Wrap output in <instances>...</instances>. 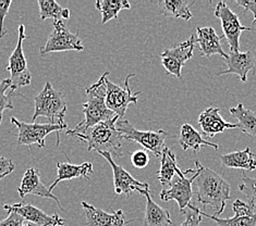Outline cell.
I'll use <instances>...</instances> for the list:
<instances>
[{"label":"cell","mask_w":256,"mask_h":226,"mask_svg":"<svg viewBox=\"0 0 256 226\" xmlns=\"http://www.w3.org/2000/svg\"><path fill=\"white\" fill-rule=\"evenodd\" d=\"M198 176L195 179L198 201L204 207H212L215 210V217L224 212L226 204L230 200L231 187L229 183L215 171L205 168L200 161L195 160Z\"/></svg>","instance_id":"1"},{"label":"cell","mask_w":256,"mask_h":226,"mask_svg":"<svg viewBox=\"0 0 256 226\" xmlns=\"http://www.w3.org/2000/svg\"><path fill=\"white\" fill-rule=\"evenodd\" d=\"M118 120L119 117H116L112 120L100 122L86 130L73 128L66 133L68 136L76 137L80 142L86 143L88 151L109 152L114 158H120L124 156L121 151L124 138L116 128Z\"/></svg>","instance_id":"2"},{"label":"cell","mask_w":256,"mask_h":226,"mask_svg":"<svg viewBox=\"0 0 256 226\" xmlns=\"http://www.w3.org/2000/svg\"><path fill=\"white\" fill-rule=\"evenodd\" d=\"M109 72H105L100 77L98 81L90 85L85 89L86 91L88 101L83 103V113L85 119L78 124L76 128L78 130H86L104 121L112 120L117 117L112 111H110L106 106V77H108Z\"/></svg>","instance_id":"3"},{"label":"cell","mask_w":256,"mask_h":226,"mask_svg":"<svg viewBox=\"0 0 256 226\" xmlns=\"http://www.w3.org/2000/svg\"><path fill=\"white\" fill-rule=\"evenodd\" d=\"M35 111L32 115V122L40 117L48 120L52 125H66L64 117L68 111L64 96L62 91L56 90L50 81H47L44 88L35 97Z\"/></svg>","instance_id":"4"},{"label":"cell","mask_w":256,"mask_h":226,"mask_svg":"<svg viewBox=\"0 0 256 226\" xmlns=\"http://www.w3.org/2000/svg\"><path fill=\"white\" fill-rule=\"evenodd\" d=\"M116 128L124 139L130 140L141 145L145 150L150 151L155 157L162 158V151L166 148L164 142L169 137H172L164 130L160 131H138L132 126L128 120L119 119L116 123Z\"/></svg>","instance_id":"5"},{"label":"cell","mask_w":256,"mask_h":226,"mask_svg":"<svg viewBox=\"0 0 256 226\" xmlns=\"http://www.w3.org/2000/svg\"><path fill=\"white\" fill-rule=\"evenodd\" d=\"M18 33H19V39H18L14 50L12 51L11 56L9 57V64L7 66V70L10 73L9 90L11 93H14V90L18 88L28 86L32 81L31 71L28 70V61L23 51V41L26 38V27H24L23 24L19 26Z\"/></svg>","instance_id":"6"},{"label":"cell","mask_w":256,"mask_h":226,"mask_svg":"<svg viewBox=\"0 0 256 226\" xmlns=\"http://www.w3.org/2000/svg\"><path fill=\"white\" fill-rule=\"evenodd\" d=\"M11 123L18 130V145L32 146L38 145V148H45V138L52 132L57 133V146H59L60 139L59 134L62 131L68 128V125H52V124H38V123H26L18 120L16 118H11Z\"/></svg>","instance_id":"7"},{"label":"cell","mask_w":256,"mask_h":226,"mask_svg":"<svg viewBox=\"0 0 256 226\" xmlns=\"http://www.w3.org/2000/svg\"><path fill=\"white\" fill-rule=\"evenodd\" d=\"M84 47L76 33H71L66 28L64 21H54V30L46 44L40 48V56L44 57L47 53L58 51H83Z\"/></svg>","instance_id":"8"},{"label":"cell","mask_w":256,"mask_h":226,"mask_svg":"<svg viewBox=\"0 0 256 226\" xmlns=\"http://www.w3.org/2000/svg\"><path fill=\"white\" fill-rule=\"evenodd\" d=\"M133 76H136L134 73L126 77L124 86L114 84L106 77V106L110 111L119 117V119H124L129 105H131V103H138V97L141 94V91H136L134 94L132 93L129 81Z\"/></svg>","instance_id":"9"},{"label":"cell","mask_w":256,"mask_h":226,"mask_svg":"<svg viewBox=\"0 0 256 226\" xmlns=\"http://www.w3.org/2000/svg\"><path fill=\"white\" fill-rule=\"evenodd\" d=\"M198 42V36L192 34L188 40L180 45L164 49L162 54V64L166 70L167 74L174 75L176 78H182L181 71L186 61L193 57L195 44Z\"/></svg>","instance_id":"10"},{"label":"cell","mask_w":256,"mask_h":226,"mask_svg":"<svg viewBox=\"0 0 256 226\" xmlns=\"http://www.w3.org/2000/svg\"><path fill=\"white\" fill-rule=\"evenodd\" d=\"M214 14L222 22L224 35L227 39L230 51H240V36L244 30H251L250 27L243 26L239 16L228 7L224 1H219L216 5Z\"/></svg>","instance_id":"11"},{"label":"cell","mask_w":256,"mask_h":226,"mask_svg":"<svg viewBox=\"0 0 256 226\" xmlns=\"http://www.w3.org/2000/svg\"><path fill=\"white\" fill-rule=\"evenodd\" d=\"M98 154L106 159L112 169L116 194H124L126 196H130L132 192H138L141 195H144L146 192H150V185L148 183L140 182L134 179L128 171H126L121 166H118V164L114 161V157L109 154V152H98Z\"/></svg>","instance_id":"12"},{"label":"cell","mask_w":256,"mask_h":226,"mask_svg":"<svg viewBox=\"0 0 256 226\" xmlns=\"http://www.w3.org/2000/svg\"><path fill=\"white\" fill-rule=\"evenodd\" d=\"M186 171H184V174L181 176L176 175L172 180V184L169 185V188L162 189L160 192V199L162 201H169L174 200L179 206L180 212L184 211L193 197V191H192V184L198 176V171L192 177H188Z\"/></svg>","instance_id":"13"},{"label":"cell","mask_w":256,"mask_h":226,"mask_svg":"<svg viewBox=\"0 0 256 226\" xmlns=\"http://www.w3.org/2000/svg\"><path fill=\"white\" fill-rule=\"evenodd\" d=\"M4 209L8 213L16 212L26 221L40 226H64L66 224L64 220L60 218L57 213H54L52 216H48L47 213L32 205H26L22 203L4 205Z\"/></svg>","instance_id":"14"},{"label":"cell","mask_w":256,"mask_h":226,"mask_svg":"<svg viewBox=\"0 0 256 226\" xmlns=\"http://www.w3.org/2000/svg\"><path fill=\"white\" fill-rule=\"evenodd\" d=\"M83 208V217L86 226H124L136 220H126L124 212L117 210L114 213H107L85 201L81 203Z\"/></svg>","instance_id":"15"},{"label":"cell","mask_w":256,"mask_h":226,"mask_svg":"<svg viewBox=\"0 0 256 226\" xmlns=\"http://www.w3.org/2000/svg\"><path fill=\"white\" fill-rule=\"evenodd\" d=\"M224 62L227 64L228 69L219 71L216 74L217 76L226 74H236L239 76L242 82H246L248 72H256V59L252 50L246 52L230 51L227 58L224 59Z\"/></svg>","instance_id":"16"},{"label":"cell","mask_w":256,"mask_h":226,"mask_svg":"<svg viewBox=\"0 0 256 226\" xmlns=\"http://www.w3.org/2000/svg\"><path fill=\"white\" fill-rule=\"evenodd\" d=\"M234 217L222 219L215 216L207 215L200 210V215L203 218H208L215 221L218 226H256V209L242 200L236 199L232 205Z\"/></svg>","instance_id":"17"},{"label":"cell","mask_w":256,"mask_h":226,"mask_svg":"<svg viewBox=\"0 0 256 226\" xmlns=\"http://www.w3.org/2000/svg\"><path fill=\"white\" fill-rule=\"evenodd\" d=\"M18 194H19L20 198H24L26 195H35V196H38L42 198L52 199L54 201H56L60 209L66 211V209H64L62 204L59 203L58 197L54 196L50 189L42 183L40 173L38 169L31 168L26 170V172L23 175L21 185L18 188Z\"/></svg>","instance_id":"18"},{"label":"cell","mask_w":256,"mask_h":226,"mask_svg":"<svg viewBox=\"0 0 256 226\" xmlns=\"http://www.w3.org/2000/svg\"><path fill=\"white\" fill-rule=\"evenodd\" d=\"M198 124L202 128L204 135L208 138L215 137L217 134L224 133L226 130H234V128H239L238 124L229 123L222 119L220 115V110L219 108L210 107L200 114Z\"/></svg>","instance_id":"19"},{"label":"cell","mask_w":256,"mask_h":226,"mask_svg":"<svg viewBox=\"0 0 256 226\" xmlns=\"http://www.w3.org/2000/svg\"><path fill=\"white\" fill-rule=\"evenodd\" d=\"M93 174L92 162H84L82 164H72L70 162L57 163V179L50 185L48 189L52 192L60 182L74 179H90Z\"/></svg>","instance_id":"20"},{"label":"cell","mask_w":256,"mask_h":226,"mask_svg":"<svg viewBox=\"0 0 256 226\" xmlns=\"http://www.w3.org/2000/svg\"><path fill=\"white\" fill-rule=\"evenodd\" d=\"M196 36L200 56L208 58L212 54H220L224 59L227 58L228 54L224 51L220 44V37L217 35L215 28L210 26L196 27Z\"/></svg>","instance_id":"21"},{"label":"cell","mask_w":256,"mask_h":226,"mask_svg":"<svg viewBox=\"0 0 256 226\" xmlns=\"http://www.w3.org/2000/svg\"><path fill=\"white\" fill-rule=\"evenodd\" d=\"M178 144L180 147L186 150H193L194 152H198L202 147H210L215 150L219 149L217 144L210 143L202 137V135L195 130V128L188 123H184L181 126L180 135L178 138Z\"/></svg>","instance_id":"22"},{"label":"cell","mask_w":256,"mask_h":226,"mask_svg":"<svg viewBox=\"0 0 256 226\" xmlns=\"http://www.w3.org/2000/svg\"><path fill=\"white\" fill-rule=\"evenodd\" d=\"M143 196L146 198L145 216L143 226H172L174 223L168 210L158 206L150 196V192H146Z\"/></svg>","instance_id":"23"},{"label":"cell","mask_w":256,"mask_h":226,"mask_svg":"<svg viewBox=\"0 0 256 226\" xmlns=\"http://www.w3.org/2000/svg\"><path fill=\"white\" fill-rule=\"evenodd\" d=\"M220 161L222 166L230 169H238L252 172L256 170V156L246 147L242 151H234L230 152L227 155H222L220 157Z\"/></svg>","instance_id":"24"},{"label":"cell","mask_w":256,"mask_h":226,"mask_svg":"<svg viewBox=\"0 0 256 226\" xmlns=\"http://www.w3.org/2000/svg\"><path fill=\"white\" fill-rule=\"evenodd\" d=\"M195 4L194 0H160L158 2V12L164 16H172L174 19H192L191 7Z\"/></svg>","instance_id":"25"},{"label":"cell","mask_w":256,"mask_h":226,"mask_svg":"<svg viewBox=\"0 0 256 226\" xmlns=\"http://www.w3.org/2000/svg\"><path fill=\"white\" fill-rule=\"evenodd\" d=\"M182 174H184V172L178 167L176 155L169 148L166 147L162 151L160 169L156 173V179L160 181L162 185L169 186L172 184L174 176H181Z\"/></svg>","instance_id":"26"},{"label":"cell","mask_w":256,"mask_h":226,"mask_svg":"<svg viewBox=\"0 0 256 226\" xmlns=\"http://www.w3.org/2000/svg\"><path fill=\"white\" fill-rule=\"evenodd\" d=\"M230 114L239 122L240 130L250 136L256 137V112L252 110L246 109L243 103H238L234 108L229 109Z\"/></svg>","instance_id":"27"},{"label":"cell","mask_w":256,"mask_h":226,"mask_svg":"<svg viewBox=\"0 0 256 226\" xmlns=\"http://www.w3.org/2000/svg\"><path fill=\"white\" fill-rule=\"evenodd\" d=\"M95 7L102 13V23L106 24L112 19H117L121 10L131 9V4L126 0H98Z\"/></svg>","instance_id":"28"},{"label":"cell","mask_w":256,"mask_h":226,"mask_svg":"<svg viewBox=\"0 0 256 226\" xmlns=\"http://www.w3.org/2000/svg\"><path fill=\"white\" fill-rule=\"evenodd\" d=\"M38 3L42 20L54 19V21H64L70 17V10L62 7L54 0H38Z\"/></svg>","instance_id":"29"},{"label":"cell","mask_w":256,"mask_h":226,"mask_svg":"<svg viewBox=\"0 0 256 226\" xmlns=\"http://www.w3.org/2000/svg\"><path fill=\"white\" fill-rule=\"evenodd\" d=\"M238 188L248 198V205L256 209V179L242 176L241 184L238 186Z\"/></svg>","instance_id":"30"},{"label":"cell","mask_w":256,"mask_h":226,"mask_svg":"<svg viewBox=\"0 0 256 226\" xmlns=\"http://www.w3.org/2000/svg\"><path fill=\"white\" fill-rule=\"evenodd\" d=\"M10 89V79H4L0 83V124L2 122V117L4 110H12L14 109V105H12V97H14V93L7 94L6 91Z\"/></svg>","instance_id":"31"},{"label":"cell","mask_w":256,"mask_h":226,"mask_svg":"<svg viewBox=\"0 0 256 226\" xmlns=\"http://www.w3.org/2000/svg\"><path fill=\"white\" fill-rule=\"evenodd\" d=\"M182 215L186 216L184 221L179 226H198L202 222L203 217L200 215V209L198 207L188 204L184 211H181Z\"/></svg>","instance_id":"32"},{"label":"cell","mask_w":256,"mask_h":226,"mask_svg":"<svg viewBox=\"0 0 256 226\" xmlns=\"http://www.w3.org/2000/svg\"><path fill=\"white\" fill-rule=\"evenodd\" d=\"M131 162L134 168L144 169L148 167L150 162V157L145 150H136L131 155Z\"/></svg>","instance_id":"33"},{"label":"cell","mask_w":256,"mask_h":226,"mask_svg":"<svg viewBox=\"0 0 256 226\" xmlns=\"http://www.w3.org/2000/svg\"><path fill=\"white\" fill-rule=\"evenodd\" d=\"M11 3V0H0V39L4 38V36L8 33V30L4 28V22L8 14Z\"/></svg>","instance_id":"34"},{"label":"cell","mask_w":256,"mask_h":226,"mask_svg":"<svg viewBox=\"0 0 256 226\" xmlns=\"http://www.w3.org/2000/svg\"><path fill=\"white\" fill-rule=\"evenodd\" d=\"M16 169V166L14 161L11 159L0 157V180H2L4 177L11 174Z\"/></svg>","instance_id":"35"},{"label":"cell","mask_w":256,"mask_h":226,"mask_svg":"<svg viewBox=\"0 0 256 226\" xmlns=\"http://www.w3.org/2000/svg\"><path fill=\"white\" fill-rule=\"evenodd\" d=\"M0 226H24V219L16 212H10L7 218L0 222Z\"/></svg>","instance_id":"36"},{"label":"cell","mask_w":256,"mask_h":226,"mask_svg":"<svg viewBox=\"0 0 256 226\" xmlns=\"http://www.w3.org/2000/svg\"><path fill=\"white\" fill-rule=\"evenodd\" d=\"M236 3L240 5L243 9L251 11L254 15V20H256V1H248V0H236Z\"/></svg>","instance_id":"37"},{"label":"cell","mask_w":256,"mask_h":226,"mask_svg":"<svg viewBox=\"0 0 256 226\" xmlns=\"http://www.w3.org/2000/svg\"><path fill=\"white\" fill-rule=\"evenodd\" d=\"M253 26H255V30H256V20L253 21Z\"/></svg>","instance_id":"38"},{"label":"cell","mask_w":256,"mask_h":226,"mask_svg":"<svg viewBox=\"0 0 256 226\" xmlns=\"http://www.w3.org/2000/svg\"><path fill=\"white\" fill-rule=\"evenodd\" d=\"M24 226H31L30 224H26V225H24Z\"/></svg>","instance_id":"39"}]
</instances>
